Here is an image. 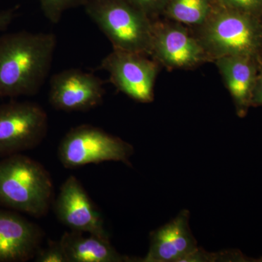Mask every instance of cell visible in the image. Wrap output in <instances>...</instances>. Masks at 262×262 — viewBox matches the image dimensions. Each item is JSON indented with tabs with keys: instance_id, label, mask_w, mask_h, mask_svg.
I'll list each match as a JSON object with an SVG mask.
<instances>
[{
	"instance_id": "6da1fadb",
	"label": "cell",
	"mask_w": 262,
	"mask_h": 262,
	"mask_svg": "<svg viewBox=\"0 0 262 262\" xmlns=\"http://www.w3.org/2000/svg\"><path fill=\"white\" fill-rule=\"evenodd\" d=\"M56 47L52 33L18 32L0 37V98L37 94L47 78Z\"/></svg>"
},
{
	"instance_id": "7a4b0ae2",
	"label": "cell",
	"mask_w": 262,
	"mask_h": 262,
	"mask_svg": "<svg viewBox=\"0 0 262 262\" xmlns=\"http://www.w3.org/2000/svg\"><path fill=\"white\" fill-rule=\"evenodd\" d=\"M54 199L53 179L42 164L22 153L0 160V207L42 218Z\"/></svg>"
},
{
	"instance_id": "3957f363",
	"label": "cell",
	"mask_w": 262,
	"mask_h": 262,
	"mask_svg": "<svg viewBox=\"0 0 262 262\" xmlns=\"http://www.w3.org/2000/svg\"><path fill=\"white\" fill-rule=\"evenodd\" d=\"M82 5L114 49L151 55L153 24L144 12L127 0H84Z\"/></svg>"
},
{
	"instance_id": "277c9868",
	"label": "cell",
	"mask_w": 262,
	"mask_h": 262,
	"mask_svg": "<svg viewBox=\"0 0 262 262\" xmlns=\"http://www.w3.org/2000/svg\"><path fill=\"white\" fill-rule=\"evenodd\" d=\"M196 37L208 58L241 56L253 58L261 43L259 26L251 15L227 9L210 14Z\"/></svg>"
},
{
	"instance_id": "5b68a950",
	"label": "cell",
	"mask_w": 262,
	"mask_h": 262,
	"mask_svg": "<svg viewBox=\"0 0 262 262\" xmlns=\"http://www.w3.org/2000/svg\"><path fill=\"white\" fill-rule=\"evenodd\" d=\"M134 148L120 138L94 125L70 129L58 146V160L66 168H81L90 164L115 161L129 165Z\"/></svg>"
},
{
	"instance_id": "8992f818",
	"label": "cell",
	"mask_w": 262,
	"mask_h": 262,
	"mask_svg": "<svg viewBox=\"0 0 262 262\" xmlns=\"http://www.w3.org/2000/svg\"><path fill=\"white\" fill-rule=\"evenodd\" d=\"M48 117L42 106L29 101L0 106V158L37 147L47 136Z\"/></svg>"
},
{
	"instance_id": "52a82bcc",
	"label": "cell",
	"mask_w": 262,
	"mask_h": 262,
	"mask_svg": "<svg viewBox=\"0 0 262 262\" xmlns=\"http://www.w3.org/2000/svg\"><path fill=\"white\" fill-rule=\"evenodd\" d=\"M101 68L108 72L115 87L132 99L153 101L158 65L145 55L114 49L103 58Z\"/></svg>"
},
{
	"instance_id": "ba28073f",
	"label": "cell",
	"mask_w": 262,
	"mask_h": 262,
	"mask_svg": "<svg viewBox=\"0 0 262 262\" xmlns=\"http://www.w3.org/2000/svg\"><path fill=\"white\" fill-rule=\"evenodd\" d=\"M52 207L58 220L70 231L110 237L101 213L75 176L62 184Z\"/></svg>"
},
{
	"instance_id": "9c48e42d",
	"label": "cell",
	"mask_w": 262,
	"mask_h": 262,
	"mask_svg": "<svg viewBox=\"0 0 262 262\" xmlns=\"http://www.w3.org/2000/svg\"><path fill=\"white\" fill-rule=\"evenodd\" d=\"M105 91L103 82L94 74L72 69L52 77L49 102L56 110L86 112L102 103Z\"/></svg>"
},
{
	"instance_id": "30bf717a",
	"label": "cell",
	"mask_w": 262,
	"mask_h": 262,
	"mask_svg": "<svg viewBox=\"0 0 262 262\" xmlns=\"http://www.w3.org/2000/svg\"><path fill=\"white\" fill-rule=\"evenodd\" d=\"M151 55L173 69L189 68L208 58L198 38L175 24H153Z\"/></svg>"
},
{
	"instance_id": "8fae6325",
	"label": "cell",
	"mask_w": 262,
	"mask_h": 262,
	"mask_svg": "<svg viewBox=\"0 0 262 262\" xmlns=\"http://www.w3.org/2000/svg\"><path fill=\"white\" fill-rule=\"evenodd\" d=\"M44 237L42 229L20 213L0 208V262L34 259Z\"/></svg>"
},
{
	"instance_id": "7c38bea8",
	"label": "cell",
	"mask_w": 262,
	"mask_h": 262,
	"mask_svg": "<svg viewBox=\"0 0 262 262\" xmlns=\"http://www.w3.org/2000/svg\"><path fill=\"white\" fill-rule=\"evenodd\" d=\"M189 220V211L184 210L168 224L151 232L149 251L141 261H189L199 249Z\"/></svg>"
},
{
	"instance_id": "4fadbf2b",
	"label": "cell",
	"mask_w": 262,
	"mask_h": 262,
	"mask_svg": "<svg viewBox=\"0 0 262 262\" xmlns=\"http://www.w3.org/2000/svg\"><path fill=\"white\" fill-rule=\"evenodd\" d=\"M215 63L233 98L239 115L246 113L252 100L256 72L252 58L228 56L216 58Z\"/></svg>"
},
{
	"instance_id": "5bb4252c",
	"label": "cell",
	"mask_w": 262,
	"mask_h": 262,
	"mask_svg": "<svg viewBox=\"0 0 262 262\" xmlns=\"http://www.w3.org/2000/svg\"><path fill=\"white\" fill-rule=\"evenodd\" d=\"M61 243L68 262H123L130 258L117 252L110 237L83 232H66Z\"/></svg>"
},
{
	"instance_id": "9a60e30c",
	"label": "cell",
	"mask_w": 262,
	"mask_h": 262,
	"mask_svg": "<svg viewBox=\"0 0 262 262\" xmlns=\"http://www.w3.org/2000/svg\"><path fill=\"white\" fill-rule=\"evenodd\" d=\"M208 0H171L168 15L176 21L186 25H202L211 14Z\"/></svg>"
},
{
	"instance_id": "2e32d148",
	"label": "cell",
	"mask_w": 262,
	"mask_h": 262,
	"mask_svg": "<svg viewBox=\"0 0 262 262\" xmlns=\"http://www.w3.org/2000/svg\"><path fill=\"white\" fill-rule=\"evenodd\" d=\"M84 0H39L46 18L52 23H58L63 13L72 7L83 5Z\"/></svg>"
},
{
	"instance_id": "e0dca14e",
	"label": "cell",
	"mask_w": 262,
	"mask_h": 262,
	"mask_svg": "<svg viewBox=\"0 0 262 262\" xmlns=\"http://www.w3.org/2000/svg\"><path fill=\"white\" fill-rule=\"evenodd\" d=\"M34 261L36 262H68L61 241H48L46 248L38 251Z\"/></svg>"
},
{
	"instance_id": "ac0fdd59",
	"label": "cell",
	"mask_w": 262,
	"mask_h": 262,
	"mask_svg": "<svg viewBox=\"0 0 262 262\" xmlns=\"http://www.w3.org/2000/svg\"><path fill=\"white\" fill-rule=\"evenodd\" d=\"M227 9L236 10L246 14H257L262 8V0H223Z\"/></svg>"
},
{
	"instance_id": "d6986e66",
	"label": "cell",
	"mask_w": 262,
	"mask_h": 262,
	"mask_svg": "<svg viewBox=\"0 0 262 262\" xmlns=\"http://www.w3.org/2000/svg\"><path fill=\"white\" fill-rule=\"evenodd\" d=\"M127 1L147 15L148 13L152 9L153 7L158 3L159 0H127Z\"/></svg>"
},
{
	"instance_id": "ffe728a7",
	"label": "cell",
	"mask_w": 262,
	"mask_h": 262,
	"mask_svg": "<svg viewBox=\"0 0 262 262\" xmlns=\"http://www.w3.org/2000/svg\"><path fill=\"white\" fill-rule=\"evenodd\" d=\"M251 103H255V104L262 105V70L259 76L256 77Z\"/></svg>"
},
{
	"instance_id": "44dd1931",
	"label": "cell",
	"mask_w": 262,
	"mask_h": 262,
	"mask_svg": "<svg viewBox=\"0 0 262 262\" xmlns=\"http://www.w3.org/2000/svg\"><path fill=\"white\" fill-rule=\"evenodd\" d=\"M14 15V10H8L6 11L0 12V30L6 28L12 21Z\"/></svg>"
}]
</instances>
